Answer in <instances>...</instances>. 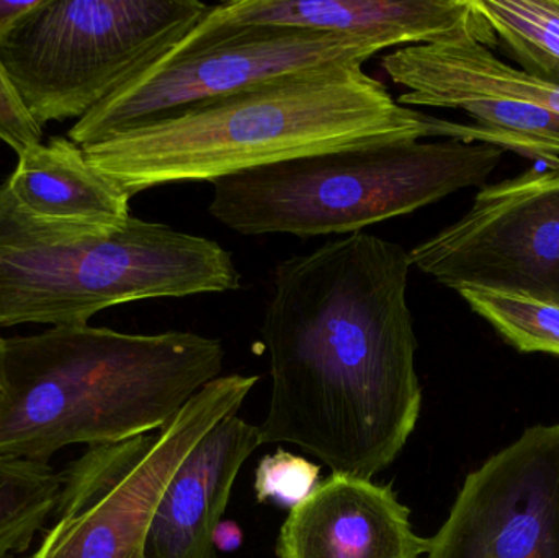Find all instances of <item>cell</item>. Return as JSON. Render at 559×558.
Returning a JSON list of instances; mask_svg holds the SVG:
<instances>
[{
	"mask_svg": "<svg viewBox=\"0 0 559 558\" xmlns=\"http://www.w3.org/2000/svg\"><path fill=\"white\" fill-rule=\"evenodd\" d=\"M409 252L358 231L278 264L265 310L272 396L262 444L289 442L371 480L419 422Z\"/></svg>",
	"mask_w": 559,
	"mask_h": 558,
	"instance_id": "obj_1",
	"label": "cell"
},
{
	"mask_svg": "<svg viewBox=\"0 0 559 558\" xmlns=\"http://www.w3.org/2000/svg\"><path fill=\"white\" fill-rule=\"evenodd\" d=\"M427 138L501 147L479 124L403 107L361 66L332 64L252 85L82 150L131 199L154 187L213 183L309 154Z\"/></svg>",
	"mask_w": 559,
	"mask_h": 558,
	"instance_id": "obj_2",
	"label": "cell"
},
{
	"mask_svg": "<svg viewBox=\"0 0 559 558\" xmlns=\"http://www.w3.org/2000/svg\"><path fill=\"white\" fill-rule=\"evenodd\" d=\"M225 347L195 333L61 327L3 340L0 458L48 465L72 444H117L169 425L218 379Z\"/></svg>",
	"mask_w": 559,
	"mask_h": 558,
	"instance_id": "obj_3",
	"label": "cell"
},
{
	"mask_svg": "<svg viewBox=\"0 0 559 558\" xmlns=\"http://www.w3.org/2000/svg\"><path fill=\"white\" fill-rule=\"evenodd\" d=\"M239 288L231 252L212 239L134 216L38 218L0 186V327H84L115 305Z\"/></svg>",
	"mask_w": 559,
	"mask_h": 558,
	"instance_id": "obj_4",
	"label": "cell"
},
{
	"mask_svg": "<svg viewBox=\"0 0 559 558\" xmlns=\"http://www.w3.org/2000/svg\"><path fill=\"white\" fill-rule=\"evenodd\" d=\"M502 154L495 144L456 140L309 154L215 180L209 210L242 236H347L485 187Z\"/></svg>",
	"mask_w": 559,
	"mask_h": 558,
	"instance_id": "obj_5",
	"label": "cell"
},
{
	"mask_svg": "<svg viewBox=\"0 0 559 558\" xmlns=\"http://www.w3.org/2000/svg\"><path fill=\"white\" fill-rule=\"evenodd\" d=\"M199 0H36L0 38V62L43 128L81 120L182 41Z\"/></svg>",
	"mask_w": 559,
	"mask_h": 558,
	"instance_id": "obj_6",
	"label": "cell"
},
{
	"mask_svg": "<svg viewBox=\"0 0 559 558\" xmlns=\"http://www.w3.org/2000/svg\"><path fill=\"white\" fill-rule=\"evenodd\" d=\"M258 382L218 377L159 431L88 448L61 475L55 524L33 558H146L151 524L180 462L238 413Z\"/></svg>",
	"mask_w": 559,
	"mask_h": 558,
	"instance_id": "obj_7",
	"label": "cell"
},
{
	"mask_svg": "<svg viewBox=\"0 0 559 558\" xmlns=\"http://www.w3.org/2000/svg\"><path fill=\"white\" fill-rule=\"evenodd\" d=\"M386 46L337 33L271 25H205L75 121L81 147L177 117L252 85L332 64L361 66Z\"/></svg>",
	"mask_w": 559,
	"mask_h": 558,
	"instance_id": "obj_8",
	"label": "cell"
},
{
	"mask_svg": "<svg viewBox=\"0 0 559 558\" xmlns=\"http://www.w3.org/2000/svg\"><path fill=\"white\" fill-rule=\"evenodd\" d=\"M409 259L456 294L496 288L559 301V166L481 187L468 212Z\"/></svg>",
	"mask_w": 559,
	"mask_h": 558,
	"instance_id": "obj_9",
	"label": "cell"
},
{
	"mask_svg": "<svg viewBox=\"0 0 559 558\" xmlns=\"http://www.w3.org/2000/svg\"><path fill=\"white\" fill-rule=\"evenodd\" d=\"M426 558H559V425L532 426L472 472Z\"/></svg>",
	"mask_w": 559,
	"mask_h": 558,
	"instance_id": "obj_10",
	"label": "cell"
},
{
	"mask_svg": "<svg viewBox=\"0 0 559 558\" xmlns=\"http://www.w3.org/2000/svg\"><path fill=\"white\" fill-rule=\"evenodd\" d=\"M393 484L332 474L289 511L278 558H426L430 539L411 526Z\"/></svg>",
	"mask_w": 559,
	"mask_h": 558,
	"instance_id": "obj_11",
	"label": "cell"
},
{
	"mask_svg": "<svg viewBox=\"0 0 559 558\" xmlns=\"http://www.w3.org/2000/svg\"><path fill=\"white\" fill-rule=\"evenodd\" d=\"M205 25H271L337 33L386 46L433 45L488 33L472 0H231L210 7Z\"/></svg>",
	"mask_w": 559,
	"mask_h": 558,
	"instance_id": "obj_12",
	"label": "cell"
},
{
	"mask_svg": "<svg viewBox=\"0 0 559 558\" xmlns=\"http://www.w3.org/2000/svg\"><path fill=\"white\" fill-rule=\"evenodd\" d=\"M262 446L259 426L219 422L170 478L151 524L146 558H218L215 531L245 462Z\"/></svg>",
	"mask_w": 559,
	"mask_h": 558,
	"instance_id": "obj_13",
	"label": "cell"
},
{
	"mask_svg": "<svg viewBox=\"0 0 559 558\" xmlns=\"http://www.w3.org/2000/svg\"><path fill=\"white\" fill-rule=\"evenodd\" d=\"M403 107L455 108L476 98L525 102L559 115V85L501 61L475 36L404 46L381 59Z\"/></svg>",
	"mask_w": 559,
	"mask_h": 558,
	"instance_id": "obj_14",
	"label": "cell"
},
{
	"mask_svg": "<svg viewBox=\"0 0 559 558\" xmlns=\"http://www.w3.org/2000/svg\"><path fill=\"white\" fill-rule=\"evenodd\" d=\"M13 199L43 219L118 223L130 218V197L102 176L69 138L55 136L20 154L5 180Z\"/></svg>",
	"mask_w": 559,
	"mask_h": 558,
	"instance_id": "obj_15",
	"label": "cell"
},
{
	"mask_svg": "<svg viewBox=\"0 0 559 558\" xmlns=\"http://www.w3.org/2000/svg\"><path fill=\"white\" fill-rule=\"evenodd\" d=\"M481 25L522 71L559 85V0H472Z\"/></svg>",
	"mask_w": 559,
	"mask_h": 558,
	"instance_id": "obj_16",
	"label": "cell"
},
{
	"mask_svg": "<svg viewBox=\"0 0 559 558\" xmlns=\"http://www.w3.org/2000/svg\"><path fill=\"white\" fill-rule=\"evenodd\" d=\"M59 494L61 475L49 465L0 458V558L28 550Z\"/></svg>",
	"mask_w": 559,
	"mask_h": 558,
	"instance_id": "obj_17",
	"label": "cell"
},
{
	"mask_svg": "<svg viewBox=\"0 0 559 558\" xmlns=\"http://www.w3.org/2000/svg\"><path fill=\"white\" fill-rule=\"evenodd\" d=\"M459 295L515 349L559 356V301L496 288H465Z\"/></svg>",
	"mask_w": 559,
	"mask_h": 558,
	"instance_id": "obj_18",
	"label": "cell"
},
{
	"mask_svg": "<svg viewBox=\"0 0 559 558\" xmlns=\"http://www.w3.org/2000/svg\"><path fill=\"white\" fill-rule=\"evenodd\" d=\"M319 465L280 449L259 462L255 472L258 501L274 500L282 507H296L319 484Z\"/></svg>",
	"mask_w": 559,
	"mask_h": 558,
	"instance_id": "obj_19",
	"label": "cell"
},
{
	"mask_svg": "<svg viewBox=\"0 0 559 558\" xmlns=\"http://www.w3.org/2000/svg\"><path fill=\"white\" fill-rule=\"evenodd\" d=\"M43 128L33 120L20 100L12 81L0 62V141L16 156L29 147L41 144Z\"/></svg>",
	"mask_w": 559,
	"mask_h": 558,
	"instance_id": "obj_20",
	"label": "cell"
},
{
	"mask_svg": "<svg viewBox=\"0 0 559 558\" xmlns=\"http://www.w3.org/2000/svg\"><path fill=\"white\" fill-rule=\"evenodd\" d=\"M36 0H22V2H13V0H0V38L9 35L20 20L35 7Z\"/></svg>",
	"mask_w": 559,
	"mask_h": 558,
	"instance_id": "obj_21",
	"label": "cell"
},
{
	"mask_svg": "<svg viewBox=\"0 0 559 558\" xmlns=\"http://www.w3.org/2000/svg\"><path fill=\"white\" fill-rule=\"evenodd\" d=\"M241 544V527H239L238 524L231 523V521H222L215 531L216 550H223V553H233V550L239 549Z\"/></svg>",
	"mask_w": 559,
	"mask_h": 558,
	"instance_id": "obj_22",
	"label": "cell"
},
{
	"mask_svg": "<svg viewBox=\"0 0 559 558\" xmlns=\"http://www.w3.org/2000/svg\"><path fill=\"white\" fill-rule=\"evenodd\" d=\"M2 346H3V337H0V351H2Z\"/></svg>",
	"mask_w": 559,
	"mask_h": 558,
	"instance_id": "obj_23",
	"label": "cell"
},
{
	"mask_svg": "<svg viewBox=\"0 0 559 558\" xmlns=\"http://www.w3.org/2000/svg\"><path fill=\"white\" fill-rule=\"evenodd\" d=\"M5 558H13V557H5Z\"/></svg>",
	"mask_w": 559,
	"mask_h": 558,
	"instance_id": "obj_24",
	"label": "cell"
}]
</instances>
